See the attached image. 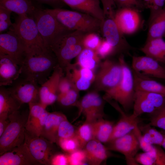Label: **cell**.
I'll use <instances>...</instances> for the list:
<instances>
[{
	"instance_id": "7a4b0ae2",
	"label": "cell",
	"mask_w": 165,
	"mask_h": 165,
	"mask_svg": "<svg viewBox=\"0 0 165 165\" xmlns=\"http://www.w3.org/2000/svg\"><path fill=\"white\" fill-rule=\"evenodd\" d=\"M85 34L77 31H70L58 37L50 45L49 49L54 54L59 65L64 70L84 48L82 40Z\"/></svg>"
},
{
	"instance_id": "ab89813d",
	"label": "cell",
	"mask_w": 165,
	"mask_h": 165,
	"mask_svg": "<svg viewBox=\"0 0 165 165\" xmlns=\"http://www.w3.org/2000/svg\"><path fill=\"white\" fill-rule=\"evenodd\" d=\"M149 123L139 126V128L141 131L145 132L148 133L150 136L153 145L161 146L164 138V134L160 132L153 127Z\"/></svg>"
},
{
	"instance_id": "ac0fdd59",
	"label": "cell",
	"mask_w": 165,
	"mask_h": 165,
	"mask_svg": "<svg viewBox=\"0 0 165 165\" xmlns=\"http://www.w3.org/2000/svg\"><path fill=\"white\" fill-rule=\"evenodd\" d=\"M64 71L65 75L70 80L74 87L79 91L88 89L95 78L94 71L80 67L75 63L69 64Z\"/></svg>"
},
{
	"instance_id": "484cf974",
	"label": "cell",
	"mask_w": 165,
	"mask_h": 165,
	"mask_svg": "<svg viewBox=\"0 0 165 165\" xmlns=\"http://www.w3.org/2000/svg\"><path fill=\"white\" fill-rule=\"evenodd\" d=\"M165 33V7L150 11L147 39L162 38Z\"/></svg>"
},
{
	"instance_id": "5bb4252c",
	"label": "cell",
	"mask_w": 165,
	"mask_h": 165,
	"mask_svg": "<svg viewBox=\"0 0 165 165\" xmlns=\"http://www.w3.org/2000/svg\"><path fill=\"white\" fill-rule=\"evenodd\" d=\"M140 11L132 8H123L117 9L115 20L121 32L124 35L134 34L141 25Z\"/></svg>"
},
{
	"instance_id": "603a6c76",
	"label": "cell",
	"mask_w": 165,
	"mask_h": 165,
	"mask_svg": "<svg viewBox=\"0 0 165 165\" xmlns=\"http://www.w3.org/2000/svg\"><path fill=\"white\" fill-rule=\"evenodd\" d=\"M74 10L89 14L101 21L104 14L100 0H61Z\"/></svg>"
},
{
	"instance_id": "f1b7e54d",
	"label": "cell",
	"mask_w": 165,
	"mask_h": 165,
	"mask_svg": "<svg viewBox=\"0 0 165 165\" xmlns=\"http://www.w3.org/2000/svg\"><path fill=\"white\" fill-rule=\"evenodd\" d=\"M39 4L32 0H0V5L18 15L31 16Z\"/></svg>"
},
{
	"instance_id": "5b68a950",
	"label": "cell",
	"mask_w": 165,
	"mask_h": 165,
	"mask_svg": "<svg viewBox=\"0 0 165 165\" xmlns=\"http://www.w3.org/2000/svg\"><path fill=\"white\" fill-rule=\"evenodd\" d=\"M28 114L18 110L9 115L10 122L0 136V155L24 143Z\"/></svg>"
},
{
	"instance_id": "f35d334b",
	"label": "cell",
	"mask_w": 165,
	"mask_h": 165,
	"mask_svg": "<svg viewBox=\"0 0 165 165\" xmlns=\"http://www.w3.org/2000/svg\"><path fill=\"white\" fill-rule=\"evenodd\" d=\"M101 40L97 33L91 32L85 34L82 43L84 48L96 51L100 44Z\"/></svg>"
},
{
	"instance_id": "6da1fadb",
	"label": "cell",
	"mask_w": 165,
	"mask_h": 165,
	"mask_svg": "<svg viewBox=\"0 0 165 165\" xmlns=\"http://www.w3.org/2000/svg\"><path fill=\"white\" fill-rule=\"evenodd\" d=\"M58 65L57 58L51 51L38 46H33L26 49L20 76L41 86Z\"/></svg>"
},
{
	"instance_id": "60d3db41",
	"label": "cell",
	"mask_w": 165,
	"mask_h": 165,
	"mask_svg": "<svg viewBox=\"0 0 165 165\" xmlns=\"http://www.w3.org/2000/svg\"><path fill=\"white\" fill-rule=\"evenodd\" d=\"M157 109L165 104V95L153 92L138 91Z\"/></svg>"
},
{
	"instance_id": "f6af8a7d",
	"label": "cell",
	"mask_w": 165,
	"mask_h": 165,
	"mask_svg": "<svg viewBox=\"0 0 165 165\" xmlns=\"http://www.w3.org/2000/svg\"><path fill=\"white\" fill-rule=\"evenodd\" d=\"M73 88L74 87L70 80L64 75L61 78L58 83V94L66 93Z\"/></svg>"
},
{
	"instance_id": "83f0119b",
	"label": "cell",
	"mask_w": 165,
	"mask_h": 165,
	"mask_svg": "<svg viewBox=\"0 0 165 165\" xmlns=\"http://www.w3.org/2000/svg\"><path fill=\"white\" fill-rule=\"evenodd\" d=\"M140 50L145 55L165 64V41L162 38L147 39Z\"/></svg>"
},
{
	"instance_id": "d4e9b609",
	"label": "cell",
	"mask_w": 165,
	"mask_h": 165,
	"mask_svg": "<svg viewBox=\"0 0 165 165\" xmlns=\"http://www.w3.org/2000/svg\"><path fill=\"white\" fill-rule=\"evenodd\" d=\"M135 90L165 95V86L140 72L132 69Z\"/></svg>"
},
{
	"instance_id": "8fae6325",
	"label": "cell",
	"mask_w": 165,
	"mask_h": 165,
	"mask_svg": "<svg viewBox=\"0 0 165 165\" xmlns=\"http://www.w3.org/2000/svg\"><path fill=\"white\" fill-rule=\"evenodd\" d=\"M24 143L32 157L40 165L50 164L53 143L42 137L31 134L25 129Z\"/></svg>"
},
{
	"instance_id": "277c9868",
	"label": "cell",
	"mask_w": 165,
	"mask_h": 165,
	"mask_svg": "<svg viewBox=\"0 0 165 165\" xmlns=\"http://www.w3.org/2000/svg\"><path fill=\"white\" fill-rule=\"evenodd\" d=\"M118 61L122 69V76L119 84L113 88L105 92L104 99L113 100L120 104L127 112L133 107L135 90L132 69L126 61L124 55L120 54Z\"/></svg>"
},
{
	"instance_id": "d590c367",
	"label": "cell",
	"mask_w": 165,
	"mask_h": 165,
	"mask_svg": "<svg viewBox=\"0 0 165 165\" xmlns=\"http://www.w3.org/2000/svg\"><path fill=\"white\" fill-rule=\"evenodd\" d=\"M150 115L149 124L152 127L159 128L165 131V104Z\"/></svg>"
},
{
	"instance_id": "74e56055",
	"label": "cell",
	"mask_w": 165,
	"mask_h": 165,
	"mask_svg": "<svg viewBox=\"0 0 165 165\" xmlns=\"http://www.w3.org/2000/svg\"><path fill=\"white\" fill-rule=\"evenodd\" d=\"M60 147L69 154L81 149L79 142L75 136L67 138H61L57 141Z\"/></svg>"
},
{
	"instance_id": "7402d4cb",
	"label": "cell",
	"mask_w": 165,
	"mask_h": 165,
	"mask_svg": "<svg viewBox=\"0 0 165 165\" xmlns=\"http://www.w3.org/2000/svg\"><path fill=\"white\" fill-rule=\"evenodd\" d=\"M21 66L9 56L0 54V86L11 85L20 76Z\"/></svg>"
},
{
	"instance_id": "4dcf8cb0",
	"label": "cell",
	"mask_w": 165,
	"mask_h": 165,
	"mask_svg": "<svg viewBox=\"0 0 165 165\" xmlns=\"http://www.w3.org/2000/svg\"><path fill=\"white\" fill-rule=\"evenodd\" d=\"M22 104L11 94L8 89L0 88V114L7 112L10 114L19 110Z\"/></svg>"
},
{
	"instance_id": "4316f807",
	"label": "cell",
	"mask_w": 165,
	"mask_h": 165,
	"mask_svg": "<svg viewBox=\"0 0 165 165\" xmlns=\"http://www.w3.org/2000/svg\"><path fill=\"white\" fill-rule=\"evenodd\" d=\"M66 118L61 112H49L40 136L53 143L57 142L59 125Z\"/></svg>"
},
{
	"instance_id": "b9f144b4",
	"label": "cell",
	"mask_w": 165,
	"mask_h": 165,
	"mask_svg": "<svg viewBox=\"0 0 165 165\" xmlns=\"http://www.w3.org/2000/svg\"><path fill=\"white\" fill-rule=\"evenodd\" d=\"M68 155L69 165H84L87 163L86 153L83 149H79Z\"/></svg>"
},
{
	"instance_id": "f546056e",
	"label": "cell",
	"mask_w": 165,
	"mask_h": 165,
	"mask_svg": "<svg viewBox=\"0 0 165 165\" xmlns=\"http://www.w3.org/2000/svg\"><path fill=\"white\" fill-rule=\"evenodd\" d=\"M93 124L94 139L102 143H108L114 125L113 122L101 118Z\"/></svg>"
},
{
	"instance_id": "836d02e7",
	"label": "cell",
	"mask_w": 165,
	"mask_h": 165,
	"mask_svg": "<svg viewBox=\"0 0 165 165\" xmlns=\"http://www.w3.org/2000/svg\"><path fill=\"white\" fill-rule=\"evenodd\" d=\"M75 136L81 148L83 149L89 141L94 139L93 123L85 121L76 130Z\"/></svg>"
},
{
	"instance_id": "cb8c5ba5",
	"label": "cell",
	"mask_w": 165,
	"mask_h": 165,
	"mask_svg": "<svg viewBox=\"0 0 165 165\" xmlns=\"http://www.w3.org/2000/svg\"><path fill=\"white\" fill-rule=\"evenodd\" d=\"M83 149L86 153L87 163L90 164L100 165L109 156V150L106 146L95 139L89 141Z\"/></svg>"
},
{
	"instance_id": "7bdbcfd3",
	"label": "cell",
	"mask_w": 165,
	"mask_h": 165,
	"mask_svg": "<svg viewBox=\"0 0 165 165\" xmlns=\"http://www.w3.org/2000/svg\"><path fill=\"white\" fill-rule=\"evenodd\" d=\"M95 51L101 59L106 58L116 54L113 47L105 39L102 40Z\"/></svg>"
},
{
	"instance_id": "ee69618b",
	"label": "cell",
	"mask_w": 165,
	"mask_h": 165,
	"mask_svg": "<svg viewBox=\"0 0 165 165\" xmlns=\"http://www.w3.org/2000/svg\"><path fill=\"white\" fill-rule=\"evenodd\" d=\"M117 9L132 8L140 11L145 8L140 0H114Z\"/></svg>"
},
{
	"instance_id": "7c38bea8",
	"label": "cell",
	"mask_w": 165,
	"mask_h": 165,
	"mask_svg": "<svg viewBox=\"0 0 165 165\" xmlns=\"http://www.w3.org/2000/svg\"><path fill=\"white\" fill-rule=\"evenodd\" d=\"M104 101L97 91L87 93L79 101L77 107L79 115L83 114L86 117L85 121L91 123L103 118Z\"/></svg>"
},
{
	"instance_id": "e575fe53",
	"label": "cell",
	"mask_w": 165,
	"mask_h": 165,
	"mask_svg": "<svg viewBox=\"0 0 165 165\" xmlns=\"http://www.w3.org/2000/svg\"><path fill=\"white\" fill-rule=\"evenodd\" d=\"M79 91L73 88L68 92L58 94L57 101L61 105L65 106H77Z\"/></svg>"
},
{
	"instance_id": "9a60e30c",
	"label": "cell",
	"mask_w": 165,
	"mask_h": 165,
	"mask_svg": "<svg viewBox=\"0 0 165 165\" xmlns=\"http://www.w3.org/2000/svg\"><path fill=\"white\" fill-rule=\"evenodd\" d=\"M19 77L8 88L12 95L22 104L39 102L38 85Z\"/></svg>"
},
{
	"instance_id": "f907efd6",
	"label": "cell",
	"mask_w": 165,
	"mask_h": 165,
	"mask_svg": "<svg viewBox=\"0 0 165 165\" xmlns=\"http://www.w3.org/2000/svg\"><path fill=\"white\" fill-rule=\"evenodd\" d=\"M12 12L0 5V21L11 22L10 15Z\"/></svg>"
},
{
	"instance_id": "e0dca14e",
	"label": "cell",
	"mask_w": 165,
	"mask_h": 165,
	"mask_svg": "<svg viewBox=\"0 0 165 165\" xmlns=\"http://www.w3.org/2000/svg\"><path fill=\"white\" fill-rule=\"evenodd\" d=\"M25 130L30 134L40 136L49 113L39 101L30 103Z\"/></svg>"
},
{
	"instance_id": "1f68e13d",
	"label": "cell",
	"mask_w": 165,
	"mask_h": 165,
	"mask_svg": "<svg viewBox=\"0 0 165 165\" xmlns=\"http://www.w3.org/2000/svg\"><path fill=\"white\" fill-rule=\"evenodd\" d=\"M77 57L75 63L77 65L93 71L99 64L101 60L95 51L87 48H84Z\"/></svg>"
},
{
	"instance_id": "52a82bcc",
	"label": "cell",
	"mask_w": 165,
	"mask_h": 165,
	"mask_svg": "<svg viewBox=\"0 0 165 165\" xmlns=\"http://www.w3.org/2000/svg\"><path fill=\"white\" fill-rule=\"evenodd\" d=\"M31 16L34 18L45 46L49 50L50 44L58 37L72 31L65 28L51 14L40 7Z\"/></svg>"
},
{
	"instance_id": "d6a6232c",
	"label": "cell",
	"mask_w": 165,
	"mask_h": 165,
	"mask_svg": "<svg viewBox=\"0 0 165 165\" xmlns=\"http://www.w3.org/2000/svg\"><path fill=\"white\" fill-rule=\"evenodd\" d=\"M133 108V111L131 115L135 118L138 117L144 113L152 114L157 110L154 105L138 90H135Z\"/></svg>"
},
{
	"instance_id": "681fc988",
	"label": "cell",
	"mask_w": 165,
	"mask_h": 165,
	"mask_svg": "<svg viewBox=\"0 0 165 165\" xmlns=\"http://www.w3.org/2000/svg\"><path fill=\"white\" fill-rule=\"evenodd\" d=\"M9 115L7 112L0 114V136L2 134L10 122Z\"/></svg>"
},
{
	"instance_id": "3957f363",
	"label": "cell",
	"mask_w": 165,
	"mask_h": 165,
	"mask_svg": "<svg viewBox=\"0 0 165 165\" xmlns=\"http://www.w3.org/2000/svg\"><path fill=\"white\" fill-rule=\"evenodd\" d=\"M45 9L70 31L85 33L101 32V20L89 14L63 8Z\"/></svg>"
},
{
	"instance_id": "8d00e7d4",
	"label": "cell",
	"mask_w": 165,
	"mask_h": 165,
	"mask_svg": "<svg viewBox=\"0 0 165 165\" xmlns=\"http://www.w3.org/2000/svg\"><path fill=\"white\" fill-rule=\"evenodd\" d=\"M76 130L67 118L60 123L58 130L57 140L61 138H67L75 136Z\"/></svg>"
},
{
	"instance_id": "ffe728a7",
	"label": "cell",
	"mask_w": 165,
	"mask_h": 165,
	"mask_svg": "<svg viewBox=\"0 0 165 165\" xmlns=\"http://www.w3.org/2000/svg\"><path fill=\"white\" fill-rule=\"evenodd\" d=\"M40 165L32 157L24 143L0 156V165Z\"/></svg>"
},
{
	"instance_id": "d6986e66",
	"label": "cell",
	"mask_w": 165,
	"mask_h": 165,
	"mask_svg": "<svg viewBox=\"0 0 165 165\" xmlns=\"http://www.w3.org/2000/svg\"><path fill=\"white\" fill-rule=\"evenodd\" d=\"M132 69L145 75L165 80V69L159 62L146 56L132 57Z\"/></svg>"
},
{
	"instance_id": "ba28073f",
	"label": "cell",
	"mask_w": 165,
	"mask_h": 165,
	"mask_svg": "<svg viewBox=\"0 0 165 165\" xmlns=\"http://www.w3.org/2000/svg\"><path fill=\"white\" fill-rule=\"evenodd\" d=\"M11 26V29L22 41L26 49L35 46L46 48L32 16L27 14L18 15Z\"/></svg>"
},
{
	"instance_id": "bcb514c9",
	"label": "cell",
	"mask_w": 165,
	"mask_h": 165,
	"mask_svg": "<svg viewBox=\"0 0 165 165\" xmlns=\"http://www.w3.org/2000/svg\"><path fill=\"white\" fill-rule=\"evenodd\" d=\"M153 151L155 165H165V152L160 146L154 145Z\"/></svg>"
},
{
	"instance_id": "2e32d148",
	"label": "cell",
	"mask_w": 165,
	"mask_h": 165,
	"mask_svg": "<svg viewBox=\"0 0 165 165\" xmlns=\"http://www.w3.org/2000/svg\"><path fill=\"white\" fill-rule=\"evenodd\" d=\"M63 69L59 64L48 79L39 87V102L46 107L57 101L59 81L64 75Z\"/></svg>"
},
{
	"instance_id": "c3c4849f",
	"label": "cell",
	"mask_w": 165,
	"mask_h": 165,
	"mask_svg": "<svg viewBox=\"0 0 165 165\" xmlns=\"http://www.w3.org/2000/svg\"><path fill=\"white\" fill-rule=\"evenodd\" d=\"M39 4H44L50 6L53 9L62 8L65 5L61 0H32Z\"/></svg>"
},
{
	"instance_id": "9c48e42d",
	"label": "cell",
	"mask_w": 165,
	"mask_h": 165,
	"mask_svg": "<svg viewBox=\"0 0 165 165\" xmlns=\"http://www.w3.org/2000/svg\"><path fill=\"white\" fill-rule=\"evenodd\" d=\"M99 69L95 75L94 82L95 91L109 90L117 86L121 80L122 69L119 62L108 58L100 63Z\"/></svg>"
},
{
	"instance_id": "4fadbf2b",
	"label": "cell",
	"mask_w": 165,
	"mask_h": 165,
	"mask_svg": "<svg viewBox=\"0 0 165 165\" xmlns=\"http://www.w3.org/2000/svg\"><path fill=\"white\" fill-rule=\"evenodd\" d=\"M25 47L22 41L11 28L9 31L0 35V54L11 57L21 66L25 56Z\"/></svg>"
},
{
	"instance_id": "8992f818",
	"label": "cell",
	"mask_w": 165,
	"mask_h": 165,
	"mask_svg": "<svg viewBox=\"0 0 165 165\" xmlns=\"http://www.w3.org/2000/svg\"><path fill=\"white\" fill-rule=\"evenodd\" d=\"M116 11V9H111L103 11L101 32L105 39L113 47L116 54H129L130 52L134 49L127 41L124 35L116 24L115 20Z\"/></svg>"
},
{
	"instance_id": "44dd1931",
	"label": "cell",
	"mask_w": 165,
	"mask_h": 165,
	"mask_svg": "<svg viewBox=\"0 0 165 165\" xmlns=\"http://www.w3.org/2000/svg\"><path fill=\"white\" fill-rule=\"evenodd\" d=\"M111 105L120 113L121 116L116 123L114 125L109 142L122 137L138 128L140 122L138 117L135 118L132 115L128 116L126 114L117 102H114Z\"/></svg>"
},
{
	"instance_id": "816d5d0a",
	"label": "cell",
	"mask_w": 165,
	"mask_h": 165,
	"mask_svg": "<svg viewBox=\"0 0 165 165\" xmlns=\"http://www.w3.org/2000/svg\"><path fill=\"white\" fill-rule=\"evenodd\" d=\"M164 137L161 146L165 149V134H163Z\"/></svg>"
},
{
	"instance_id": "30bf717a",
	"label": "cell",
	"mask_w": 165,
	"mask_h": 165,
	"mask_svg": "<svg viewBox=\"0 0 165 165\" xmlns=\"http://www.w3.org/2000/svg\"><path fill=\"white\" fill-rule=\"evenodd\" d=\"M140 132L138 127L126 135L109 142L106 147L109 151L123 154L127 165H139L135 161V157L140 148L138 137Z\"/></svg>"
},
{
	"instance_id": "7dc6e473",
	"label": "cell",
	"mask_w": 165,
	"mask_h": 165,
	"mask_svg": "<svg viewBox=\"0 0 165 165\" xmlns=\"http://www.w3.org/2000/svg\"><path fill=\"white\" fill-rule=\"evenodd\" d=\"M50 165H69L68 155L61 153L53 155L51 160Z\"/></svg>"
}]
</instances>
